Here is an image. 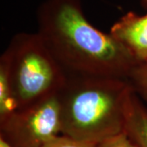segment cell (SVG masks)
Segmentation results:
<instances>
[{
	"label": "cell",
	"mask_w": 147,
	"mask_h": 147,
	"mask_svg": "<svg viewBox=\"0 0 147 147\" xmlns=\"http://www.w3.org/2000/svg\"><path fill=\"white\" fill-rule=\"evenodd\" d=\"M38 34L68 76L128 79L138 62L114 37L92 26L81 0H45L37 11Z\"/></svg>",
	"instance_id": "cell-1"
},
{
	"label": "cell",
	"mask_w": 147,
	"mask_h": 147,
	"mask_svg": "<svg viewBox=\"0 0 147 147\" xmlns=\"http://www.w3.org/2000/svg\"><path fill=\"white\" fill-rule=\"evenodd\" d=\"M133 92L127 79L68 76L58 92L61 133L96 143L123 133Z\"/></svg>",
	"instance_id": "cell-2"
},
{
	"label": "cell",
	"mask_w": 147,
	"mask_h": 147,
	"mask_svg": "<svg viewBox=\"0 0 147 147\" xmlns=\"http://www.w3.org/2000/svg\"><path fill=\"white\" fill-rule=\"evenodd\" d=\"M5 69L16 109L57 94L68 75L38 33H19L0 58Z\"/></svg>",
	"instance_id": "cell-3"
},
{
	"label": "cell",
	"mask_w": 147,
	"mask_h": 147,
	"mask_svg": "<svg viewBox=\"0 0 147 147\" xmlns=\"http://www.w3.org/2000/svg\"><path fill=\"white\" fill-rule=\"evenodd\" d=\"M61 133L58 93L0 121V139L11 147H42Z\"/></svg>",
	"instance_id": "cell-4"
},
{
	"label": "cell",
	"mask_w": 147,
	"mask_h": 147,
	"mask_svg": "<svg viewBox=\"0 0 147 147\" xmlns=\"http://www.w3.org/2000/svg\"><path fill=\"white\" fill-rule=\"evenodd\" d=\"M110 34L138 63L147 61V14L127 12L113 25Z\"/></svg>",
	"instance_id": "cell-5"
},
{
	"label": "cell",
	"mask_w": 147,
	"mask_h": 147,
	"mask_svg": "<svg viewBox=\"0 0 147 147\" xmlns=\"http://www.w3.org/2000/svg\"><path fill=\"white\" fill-rule=\"evenodd\" d=\"M124 132L137 147H147V108L135 92L127 108Z\"/></svg>",
	"instance_id": "cell-6"
},
{
	"label": "cell",
	"mask_w": 147,
	"mask_h": 147,
	"mask_svg": "<svg viewBox=\"0 0 147 147\" xmlns=\"http://www.w3.org/2000/svg\"><path fill=\"white\" fill-rule=\"evenodd\" d=\"M127 80L138 97L147 103V61L137 64L132 69Z\"/></svg>",
	"instance_id": "cell-7"
},
{
	"label": "cell",
	"mask_w": 147,
	"mask_h": 147,
	"mask_svg": "<svg viewBox=\"0 0 147 147\" xmlns=\"http://www.w3.org/2000/svg\"><path fill=\"white\" fill-rule=\"evenodd\" d=\"M98 143L80 141L65 135H58L47 142L42 147H96Z\"/></svg>",
	"instance_id": "cell-8"
},
{
	"label": "cell",
	"mask_w": 147,
	"mask_h": 147,
	"mask_svg": "<svg viewBox=\"0 0 147 147\" xmlns=\"http://www.w3.org/2000/svg\"><path fill=\"white\" fill-rule=\"evenodd\" d=\"M96 147H137L128 137L125 132L121 133L118 136L109 138L103 142L97 144Z\"/></svg>",
	"instance_id": "cell-9"
},
{
	"label": "cell",
	"mask_w": 147,
	"mask_h": 147,
	"mask_svg": "<svg viewBox=\"0 0 147 147\" xmlns=\"http://www.w3.org/2000/svg\"><path fill=\"white\" fill-rule=\"evenodd\" d=\"M0 147H11L9 145H7L4 141L0 139Z\"/></svg>",
	"instance_id": "cell-10"
},
{
	"label": "cell",
	"mask_w": 147,
	"mask_h": 147,
	"mask_svg": "<svg viewBox=\"0 0 147 147\" xmlns=\"http://www.w3.org/2000/svg\"><path fill=\"white\" fill-rule=\"evenodd\" d=\"M141 2H142L143 5L145 6L146 7H147V0H141Z\"/></svg>",
	"instance_id": "cell-11"
}]
</instances>
